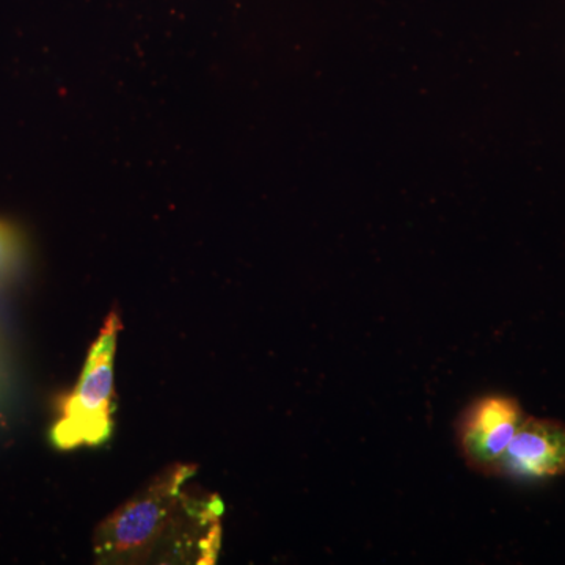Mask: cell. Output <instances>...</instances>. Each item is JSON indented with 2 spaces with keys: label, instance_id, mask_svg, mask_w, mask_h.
<instances>
[{
  "label": "cell",
  "instance_id": "7a4b0ae2",
  "mask_svg": "<svg viewBox=\"0 0 565 565\" xmlns=\"http://www.w3.org/2000/svg\"><path fill=\"white\" fill-rule=\"evenodd\" d=\"M120 318L110 313L92 344L74 392L62 403V415L51 429L55 448L68 451L81 446H102L114 430L115 352Z\"/></svg>",
  "mask_w": 565,
  "mask_h": 565
},
{
  "label": "cell",
  "instance_id": "5b68a950",
  "mask_svg": "<svg viewBox=\"0 0 565 565\" xmlns=\"http://www.w3.org/2000/svg\"><path fill=\"white\" fill-rule=\"evenodd\" d=\"M21 255V239L9 223L0 221V277L9 274Z\"/></svg>",
  "mask_w": 565,
  "mask_h": 565
},
{
  "label": "cell",
  "instance_id": "277c9868",
  "mask_svg": "<svg viewBox=\"0 0 565 565\" xmlns=\"http://www.w3.org/2000/svg\"><path fill=\"white\" fill-rule=\"evenodd\" d=\"M497 475L526 479H548L565 475L564 424L525 416Z\"/></svg>",
  "mask_w": 565,
  "mask_h": 565
},
{
  "label": "cell",
  "instance_id": "6da1fadb",
  "mask_svg": "<svg viewBox=\"0 0 565 565\" xmlns=\"http://www.w3.org/2000/svg\"><path fill=\"white\" fill-rule=\"evenodd\" d=\"M196 467L177 463L107 516L95 533L102 564H214L223 504L191 487Z\"/></svg>",
  "mask_w": 565,
  "mask_h": 565
},
{
  "label": "cell",
  "instance_id": "3957f363",
  "mask_svg": "<svg viewBox=\"0 0 565 565\" xmlns=\"http://www.w3.org/2000/svg\"><path fill=\"white\" fill-rule=\"evenodd\" d=\"M523 418L522 407L512 397L476 401L459 424V444L467 463L479 473L497 475Z\"/></svg>",
  "mask_w": 565,
  "mask_h": 565
}]
</instances>
